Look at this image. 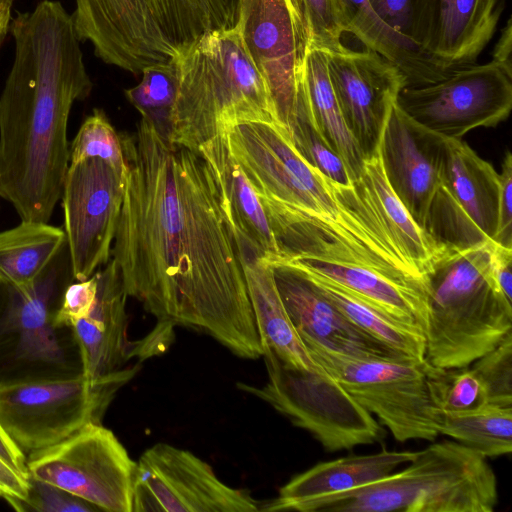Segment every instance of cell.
Returning <instances> with one entry per match:
<instances>
[{"label":"cell","instance_id":"46","mask_svg":"<svg viewBox=\"0 0 512 512\" xmlns=\"http://www.w3.org/2000/svg\"><path fill=\"white\" fill-rule=\"evenodd\" d=\"M0 457L20 473L29 476L26 454L13 442L0 424Z\"/></svg>","mask_w":512,"mask_h":512},{"label":"cell","instance_id":"20","mask_svg":"<svg viewBox=\"0 0 512 512\" xmlns=\"http://www.w3.org/2000/svg\"><path fill=\"white\" fill-rule=\"evenodd\" d=\"M444 141L445 137L414 121L395 102L378 147L387 183L423 230L440 182Z\"/></svg>","mask_w":512,"mask_h":512},{"label":"cell","instance_id":"45","mask_svg":"<svg viewBox=\"0 0 512 512\" xmlns=\"http://www.w3.org/2000/svg\"><path fill=\"white\" fill-rule=\"evenodd\" d=\"M512 23L511 18L507 20L502 28L500 36L492 52V62L502 67L508 74L512 75Z\"/></svg>","mask_w":512,"mask_h":512},{"label":"cell","instance_id":"7","mask_svg":"<svg viewBox=\"0 0 512 512\" xmlns=\"http://www.w3.org/2000/svg\"><path fill=\"white\" fill-rule=\"evenodd\" d=\"M74 280L65 241L31 282H0V383L83 374L73 327L56 321L64 293Z\"/></svg>","mask_w":512,"mask_h":512},{"label":"cell","instance_id":"34","mask_svg":"<svg viewBox=\"0 0 512 512\" xmlns=\"http://www.w3.org/2000/svg\"><path fill=\"white\" fill-rule=\"evenodd\" d=\"M136 86L124 91L126 98L157 129L169 136L172 108L177 92V68L174 60L145 67Z\"/></svg>","mask_w":512,"mask_h":512},{"label":"cell","instance_id":"28","mask_svg":"<svg viewBox=\"0 0 512 512\" xmlns=\"http://www.w3.org/2000/svg\"><path fill=\"white\" fill-rule=\"evenodd\" d=\"M301 99L313 126L356 182L364 171L365 158L342 117L328 76L325 51L312 45L307 52Z\"/></svg>","mask_w":512,"mask_h":512},{"label":"cell","instance_id":"26","mask_svg":"<svg viewBox=\"0 0 512 512\" xmlns=\"http://www.w3.org/2000/svg\"><path fill=\"white\" fill-rule=\"evenodd\" d=\"M298 260L373 308L399 321L418 324L424 331L427 320L424 291L394 282L359 265L304 258Z\"/></svg>","mask_w":512,"mask_h":512},{"label":"cell","instance_id":"10","mask_svg":"<svg viewBox=\"0 0 512 512\" xmlns=\"http://www.w3.org/2000/svg\"><path fill=\"white\" fill-rule=\"evenodd\" d=\"M93 383L78 376L0 383V424L26 454L57 444L90 423H101L117 391L136 373Z\"/></svg>","mask_w":512,"mask_h":512},{"label":"cell","instance_id":"1","mask_svg":"<svg viewBox=\"0 0 512 512\" xmlns=\"http://www.w3.org/2000/svg\"><path fill=\"white\" fill-rule=\"evenodd\" d=\"M127 166L112 259L158 326L190 328L234 355H263L237 241L209 166L141 117L120 134Z\"/></svg>","mask_w":512,"mask_h":512},{"label":"cell","instance_id":"24","mask_svg":"<svg viewBox=\"0 0 512 512\" xmlns=\"http://www.w3.org/2000/svg\"><path fill=\"white\" fill-rule=\"evenodd\" d=\"M197 153L214 177L238 251L268 263L283 259L262 203L229 150L227 134L204 143Z\"/></svg>","mask_w":512,"mask_h":512},{"label":"cell","instance_id":"41","mask_svg":"<svg viewBox=\"0 0 512 512\" xmlns=\"http://www.w3.org/2000/svg\"><path fill=\"white\" fill-rule=\"evenodd\" d=\"M368 3L381 22L416 45L413 41V0H368Z\"/></svg>","mask_w":512,"mask_h":512},{"label":"cell","instance_id":"43","mask_svg":"<svg viewBox=\"0 0 512 512\" xmlns=\"http://www.w3.org/2000/svg\"><path fill=\"white\" fill-rule=\"evenodd\" d=\"M512 249L496 242L491 247V272L503 296L512 302Z\"/></svg>","mask_w":512,"mask_h":512},{"label":"cell","instance_id":"21","mask_svg":"<svg viewBox=\"0 0 512 512\" xmlns=\"http://www.w3.org/2000/svg\"><path fill=\"white\" fill-rule=\"evenodd\" d=\"M269 264L283 305L303 344L313 343L359 358H407L351 322L292 260Z\"/></svg>","mask_w":512,"mask_h":512},{"label":"cell","instance_id":"19","mask_svg":"<svg viewBox=\"0 0 512 512\" xmlns=\"http://www.w3.org/2000/svg\"><path fill=\"white\" fill-rule=\"evenodd\" d=\"M502 9L503 0H413V41L451 73L476 64Z\"/></svg>","mask_w":512,"mask_h":512},{"label":"cell","instance_id":"38","mask_svg":"<svg viewBox=\"0 0 512 512\" xmlns=\"http://www.w3.org/2000/svg\"><path fill=\"white\" fill-rule=\"evenodd\" d=\"M29 493L24 500L7 502L18 512H95V505L53 484L29 476Z\"/></svg>","mask_w":512,"mask_h":512},{"label":"cell","instance_id":"44","mask_svg":"<svg viewBox=\"0 0 512 512\" xmlns=\"http://www.w3.org/2000/svg\"><path fill=\"white\" fill-rule=\"evenodd\" d=\"M29 476L20 473L0 457V498L6 502L24 500L29 493Z\"/></svg>","mask_w":512,"mask_h":512},{"label":"cell","instance_id":"48","mask_svg":"<svg viewBox=\"0 0 512 512\" xmlns=\"http://www.w3.org/2000/svg\"><path fill=\"white\" fill-rule=\"evenodd\" d=\"M232 1L234 2L235 6H236V0H232Z\"/></svg>","mask_w":512,"mask_h":512},{"label":"cell","instance_id":"23","mask_svg":"<svg viewBox=\"0 0 512 512\" xmlns=\"http://www.w3.org/2000/svg\"><path fill=\"white\" fill-rule=\"evenodd\" d=\"M415 456L411 451L351 455L321 462L294 476L278 496L260 506L262 511L315 512L329 499L378 481Z\"/></svg>","mask_w":512,"mask_h":512},{"label":"cell","instance_id":"3","mask_svg":"<svg viewBox=\"0 0 512 512\" xmlns=\"http://www.w3.org/2000/svg\"><path fill=\"white\" fill-rule=\"evenodd\" d=\"M227 142L258 197L293 214L312 235L347 237L372 251L387 247L357 191L310 166L278 122H239L228 130Z\"/></svg>","mask_w":512,"mask_h":512},{"label":"cell","instance_id":"18","mask_svg":"<svg viewBox=\"0 0 512 512\" xmlns=\"http://www.w3.org/2000/svg\"><path fill=\"white\" fill-rule=\"evenodd\" d=\"M323 50V49H322ZM330 83L344 122L365 160L378 152L381 135L406 77L378 52L343 44L324 50Z\"/></svg>","mask_w":512,"mask_h":512},{"label":"cell","instance_id":"11","mask_svg":"<svg viewBox=\"0 0 512 512\" xmlns=\"http://www.w3.org/2000/svg\"><path fill=\"white\" fill-rule=\"evenodd\" d=\"M310 356L397 441H433L439 435L426 381V361L359 358L305 343Z\"/></svg>","mask_w":512,"mask_h":512},{"label":"cell","instance_id":"12","mask_svg":"<svg viewBox=\"0 0 512 512\" xmlns=\"http://www.w3.org/2000/svg\"><path fill=\"white\" fill-rule=\"evenodd\" d=\"M26 465L30 477L101 511L132 512L136 461L101 423H90L57 444L29 453Z\"/></svg>","mask_w":512,"mask_h":512},{"label":"cell","instance_id":"13","mask_svg":"<svg viewBox=\"0 0 512 512\" xmlns=\"http://www.w3.org/2000/svg\"><path fill=\"white\" fill-rule=\"evenodd\" d=\"M235 25L290 135L310 45L300 0H236Z\"/></svg>","mask_w":512,"mask_h":512},{"label":"cell","instance_id":"30","mask_svg":"<svg viewBox=\"0 0 512 512\" xmlns=\"http://www.w3.org/2000/svg\"><path fill=\"white\" fill-rule=\"evenodd\" d=\"M363 175L397 248L423 277L445 250L413 220L386 181L379 154L365 160Z\"/></svg>","mask_w":512,"mask_h":512},{"label":"cell","instance_id":"5","mask_svg":"<svg viewBox=\"0 0 512 512\" xmlns=\"http://www.w3.org/2000/svg\"><path fill=\"white\" fill-rule=\"evenodd\" d=\"M493 242L445 249L424 275V359L429 365L469 366L512 332V302L491 272Z\"/></svg>","mask_w":512,"mask_h":512},{"label":"cell","instance_id":"31","mask_svg":"<svg viewBox=\"0 0 512 512\" xmlns=\"http://www.w3.org/2000/svg\"><path fill=\"white\" fill-rule=\"evenodd\" d=\"M65 232L48 222L21 220L0 232V282L24 285L35 279L63 243Z\"/></svg>","mask_w":512,"mask_h":512},{"label":"cell","instance_id":"32","mask_svg":"<svg viewBox=\"0 0 512 512\" xmlns=\"http://www.w3.org/2000/svg\"><path fill=\"white\" fill-rule=\"evenodd\" d=\"M434 420L439 434L453 438L485 458L512 451V407L487 404L461 413L435 408Z\"/></svg>","mask_w":512,"mask_h":512},{"label":"cell","instance_id":"22","mask_svg":"<svg viewBox=\"0 0 512 512\" xmlns=\"http://www.w3.org/2000/svg\"><path fill=\"white\" fill-rule=\"evenodd\" d=\"M97 293L84 317L72 326L80 349L83 375L93 383L108 381L123 372L132 357L127 338V293L113 259L98 269Z\"/></svg>","mask_w":512,"mask_h":512},{"label":"cell","instance_id":"25","mask_svg":"<svg viewBox=\"0 0 512 512\" xmlns=\"http://www.w3.org/2000/svg\"><path fill=\"white\" fill-rule=\"evenodd\" d=\"M239 255L263 350H270L290 367L324 371L295 330L277 290L271 265L247 252Z\"/></svg>","mask_w":512,"mask_h":512},{"label":"cell","instance_id":"8","mask_svg":"<svg viewBox=\"0 0 512 512\" xmlns=\"http://www.w3.org/2000/svg\"><path fill=\"white\" fill-rule=\"evenodd\" d=\"M408 466L326 501L325 512H493L496 475L486 458L457 441L415 452Z\"/></svg>","mask_w":512,"mask_h":512},{"label":"cell","instance_id":"15","mask_svg":"<svg viewBox=\"0 0 512 512\" xmlns=\"http://www.w3.org/2000/svg\"><path fill=\"white\" fill-rule=\"evenodd\" d=\"M396 104L423 127L460 139L479 127H494L512 108V75L490 61L460 67L434 83L404 87Z\"/></svg>","mask_w":512,"mask_h":512},{"label":"cell","instance_id":"14","mask_svg":"<svg viewBox=\"0 0 512 512\" xmlns=\"http://www.w3.org/2000/svg\"><path fill=\"white\" fill-rule=\"evenodd\" d=\"M499 173L464 141L445 137L440 182L425 231L444 249L493 242L498 225Z\"/></svg>","mask_w":512,"mask_h":512},{"label":"cell","instance_id":"2","mask_svg":"<svg viewBox=\"0 0 512 512\" xmlns=\"http://www.w3.org/2000/svg\"><path fill=\"white\" fill-rule=\"evenodd\" d=\"M0 95V197L21 220L49 222L69 166L68 119L92 90L74 20L56 0L19 13Z\"/></svg>","mask_w":512,"mask_h":512},{"label":"cell","instance_id":"33","mask_svg":"<svg viewBox=\"0 0 512 512\" xmlns=\"http://www.w3.org/2000/svg\"><path fill=\"white\" fill-rule=\"evenodd\" d=\"M425 372L434 408L448 413H461L489 404L486 386L470 365L437 368L426 362Z\"/></svg>","mask_w":512,"mask_h":512},{"label":"cell","instance_id":"6","mask_svg":"<svg viewBox=\"0 0 512 512\" xmlns=\"http://www.w3.org/2000/svg\"><path fill=\"white\" fill-rule=\"evenodd\" d=\"M81 41L134 75L179 57L205 33L236 22L232 0H75Z\"/></svg>","mask_w":512,"mask_h":512},{"label":"cell","instance_id":"17","mask_svg":"<svg viewBox=\"0 0 512 512\" xmlns=\"http://www.w3.org/2000/svg\"><path fill=\"white\" fill-rule=\"evenodd\" d=\"M124 184L125 176L100 158L69 163L60 199L76 281L88 279L110 260Z\"/></svg>","mask_w":512,"mask_h":512},{"label":"cell","instance_id":"4","mask_svg":"<svg viewBox=\"0 0 512 512\" xmlns=\"http://www.w3.org/2000/svg\"><path fill=\"white\" fill-rule=\"evenodd\" d=\"M168 139L198 151L245 121H276L266 84L236 25L209 31L179 57Z\"/></svg>","mask_w":512,"mask_h":512},{"label":"cell","instance_id":"40","mask_svg":"<svg viewBox=\"0 0 512 512\" xmlns=\"http://www.w3.org/2000/svg\"><path fill=\"white\" fill-rule=\"evenodd\" d=\"M96 293V273L86 280H74L64 293L56 321L62 325L72 326L76 321L84 318L94 303Z\"/></svg>","mask_w":512,"mask_h":512},{"label":"cell","instance_id":"35","mask_svg":"<svg viewBox=\"0 0 512 512\" xmlns=\"http://www.w3.org/2000/svg\"><path fill=\"white\" fill-rule=\"evenodd\" d=\"M88 158H100L120 174L126 175L127 166L120 134L101 109H94L84 120L69 147V163Z\"/></svg>","mask_w":512,"mask_h":512},{"label":"cell","instance_id":"16","mask_svg":"<svg viewBox=\"0 0 512 512\" xmlns=\"http://www.w3.org/2000/svg\"><path fill=\"white\" fill-rule=\"evenodd\" d=\"M249 491L222 482L191 451L167 443L145 450L136 462L132 512H253Z\"/></svg>","mask_w":512,"mask_h":512},{"label":"cell","instance_id":"39","mask_svg":"<svg viewBox=\"0 0 512 512\" xmlns=\"http://www.w3.org/2000/svg\"><path fill=\"white\" fill-rule=\"evenodd\" d=\"M307 22L310 45L323 50L340 44L346 32L336 0H300Z\"/></svg>","mask_w":512,"mask_h":512},{"label":"cell","instance_id":"27","mask_svg":"<svg viewBox=\"0 0 512 512\" xmlns=\"http://www.w3.org/2000/svg\"><path fill=\"white\" fill-rule=\"evenodd\" d=\"M345 31L365 48L394 63L406 77V87L423 86L446 77L419 47L393 32L372 11L368 0H336Z\"/></svg>","mask_w":512,"mask_h":512},{"label":"cell","instance_id":"9","mask_svg":"<svg viewBox=\"0 0 512 512\" xmlns=\"http://www.w3.org/2000/svg\"><path fill=\"white\" fill-rule=\"evenodd\" d=\"M268 374L262 386L238 383V388L268 403L295 426L308 431L330 452L373 444L383 428L326 370L306 371L284 364L264 349Z\"/></svg>","mask_w":512,"mask_h":512},{"label":"cell","instance_id":"42","mask_svg":"<svg viewBox=\"0 0 512 512\" xmlns=\"http://www.w3.org/2000/svg\"><path fill=\"white\" fill-rule=\"evenodd\" d=\"M494 242L512 249V155L509 150L499 173L498 225Z\"/></svg>","mask_w":512,"mask_h":512},{"label":"cell","instance_id":"37","mask_svg":"<svg viewBox=\"0 0 512 512\" xmlns=\"http://www.w3.org/2000/svg\"><path fill=\"white\" fill-rule=\"evenodd\" d=\"M471 367L486 386L489 404L512 407V332Z\"/></svg>","mask_w":512,"mask_h":512},{"label":"cell","instance_id":"36","mask_svg":"<svg viewBox=\"0 0 512 512\" xmlns=\"http://www.w3.org/2000/svg\"><path fill=\"white\" fill-rule=\"evenodd\" d=\"M290 137L304 160L323 176L343 186L354 183L342 159L328 146L313 126L302 99H300Z\"/></svg>","mask_w":512,"mask_h":512},{"label":"cell","instance_id":"29","mask_svg":"<svg viewBox=\"0 0 512 512\" xmlns=\"http://www.w3.org/2000/svg\"><path fill=\"white\" fill-rule=\"evenodd\" d=\"M351 322L398 354L424 361L425 336L418 324L394 319L356 298L335 282L290 259Z\"/></svg>","mask_w":512,"mask_h":512},{"label":"cell","instance_id":"47","mask_svg":"<svg viewBox=\"0 0 512 512\" xmlns=\"http://www.w3.org/2000/svg\"><path fill=\"white\" fill-rule=\"evenodd\" d=\"M13 2L14 0H0V45L10 26Z\"/></svg>","mask_w":512,"mask_h":512}]
</instances>
